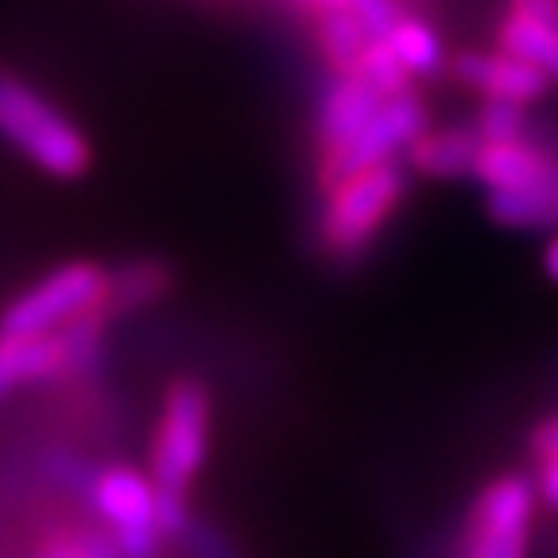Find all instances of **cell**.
I'll return each instance as SVG.
<instances>
[{
	"mask_svg": "<svg viewBox=\"0 0 558 558\" xmlns=\"http://www.w3.org/2000/svg\"><path fill=\"white\" fill-rule=\"evenodd\" d=\"M450 70V78L458 86L473 89L481 97H500V101H520V105H535L550 94L555 82L543 74L539 66H532L527 59L520 54L505 51H465V54H453L446 62Z\"/></svg>",
	"mask_w": 558,
	"mask_h": 558,
	"instance_id": "8",
	"label": "cell"
},
{
	"mask_svg": "<svg viewBox=\"0 0 558 558\" xmlns=\"http://www.w3.org/2000/svg\"><path fill=\"white\" fill-rule=\"evenodd\" d=\"M423 129H430V105L415 86L403 89V94L384 97L376 117L357 132V136L349 140L345 148L333 151L330 159H318V163H314L318 194L330 191L333 183H341V179L353 171H365V167L400 159V151H408V144Z\"/></svg>",
	"mask_w": 558,
	"mask_h": 558,
	"instance_id": "7",
	"label": "cell"
},
{
	"mask_svg": "<svg viewBox=\"0 0 558 558\" xmlns=\"http://www.w3.org/2000/svg\"><path fill=\"white\" fill-rule=\"evenodd\" d=\"M66 380L59 333H0V403L20 388Z\"/></svg>",
	"mask_w": 558,
	"mask_h": 558,
	"instance_id": "11",
	"label": "cell"
},
{
	"mask_svg": "<svg viewBox=\"0 0 558 558\" xmlns=\"http://www.w3.org/2000/svg\"><path fill=\"white\" fill-rule=\"evenodd\" d=\"M380 101L384 94H376L361 74H330L318 97V113H314V163L345 148L376 117Z\"/></svg>",
	"mask_w": 558,
	"mask_h": 558,
	"instance_id": "9",
	"label": "cell"
},
{
	"mask_svg": "<svg viewBox=\"0 0 558 558\" xmlns=\"http://www.w3.org/2000/svg\"><path fill=\"white\" fill-rule=\"evenodd\" d=\"M535 481L527 473H500L473 497L453 558H532Z\"/></svg>",
	"mask_w": 558,
	"mask_h": 558,
	"instance_id": "4",
	"label": "cell"
},
{
	"mask_svg": "<svg viewBox=\"0 0 558 558\" xmlns=\"http://www.w3.org/2000/svg\"><path fill=\"white\" fill-rule=\"evenodd\" d=\"M183 543L186 550H191V558H236V547L226 539V535L214 527V523H206V520H198L194 515L191 520V527L183 532Z\"/></svg>",
	"mask_w": 558,
	"mask_h": 558,
	"instance_id": "22",
	"label": "cell"
},
{
	"mask_svg": "<svg viewBox=\"0 0 558 558\" xmlns=\"http://www.w3.org/2000/svg\"><path fill=\"white\" fill-rule=\"evenodd\" d=\"M373 39L376 35H368V27L349 9L314 12V44H318V54L326 59L330 74H353Z\"/></svg>",
	"mask_w": 558,
	"mask_h": 558,
	"instance_id": "14",
	"label": "cell"
},
{
	"mask_svg": "<svg viewBox=\"0 0 558 558\" xmlns=\"http://www.w3.org/2000/svg\"><path fill=\"white\" fill-rule=\"evenodd\" d=\"M89 508L113 535L121 558H159L167 535L159 527V493L148 470L129 462L97 465L89 485Z\"/></svg>",
	"mask_w": 558,
	"mask_h": 558,
	"instance_id": "5",
	"label": "cell"
},
{
	"mask_svg": "<svg viewBox=\"0 0 558 558\" xmlns=\"http://www.w3.org/2000/svg\"><path fill=\"white\" fill-rule=\"evenodd\" d=\"M214 438V392L198 376H174L159 400V418L148 446V473L167 500H191Z\"/></svg>",
	"mask_w": 558,
	"mask_h": 558,
	"instance_id": "3",
	"label": "cell"
},
{
	"mask_svg": "<svg viewBox=\"0 0 558 558\" xmlns=\"http://www.w3.org/2000/svg\"><path fill=\"white\" fill-rule=\"evenodd\" d=\"M473 179L485 191H523V186L558 183V151L543 140H481Z\"/></svg>",
	"mask_w": 558,
	"mask_h": 558,
	"instance_id": "10",
	"label": "cell"
},
{
	"mask_svg": "<svg viewBox=\"0 0 558 558\" xmlns=\"http://www.w3.org/2000/svg\"><path fill=\"white\" fill-rule=\"evenodd\" d=\"M497 47L520 54L532 66H539L550 82H558V24L523 16V12H508L497 24Z\"/></svg>",
	"mask_w": 558,
	"mask_h": 558,
	"instance_id": "16",
	"label": "cell"
},
{
	"mask_svg": "<svg viewBox=\"0 0 558 558\" xmlns=\"http://www.w3.org/2000/svg\"><path fill=\"white\" fill-rule=\"evenodd\" d=\"M32 470L47 488H59L62 497L86 500L97 465H89L86 458H82L78 450H70V446H44V450L32 458Z\"/></svg>",
	"mask_w": 558,
	"mask_h": 558,
	"instance_id": "18",
	"label": "cell"
},
{
	"mask_svg": "<svg viewBox=\"0 0 558 558\" xmlns=\"http://www.w3.org/2000/svg\"><path fill=\"white\" fill-rule=\"evenodd\" d=\"M288 4H291V9H295V12H303V16H306V12H311V0H288Z\"/></svg>",
	"mask_w": 558,
	"mask_h": 558,
	"instance_id": "28",
	"label": "cell"
},
{
	"mask_svg": "<svg viewBox=\"0 0 558 558\" xmlns=\"http://www.w3.org/2000/svg\"><path fill=\"white\" fill-rule=\"evenodd\" d=\"M353 74H361V78L368 82V86L376 89V94L392 97V94H403V89L415 86V78H411V70L400 62V54L392 51V44L388 39H373V44L365 47V54H361L357 70Z\"/></svg>",
	"mask_w": 558,
	"mask_h": 558,
	"instance_id": "19",
	"label": "cell"
},
{
	"mask_svg": "<svg viewBox=\"0 0 558 558\" xmlns=\"http://www.w3.org/2000/svg\"><path fill=\"white\" fill-rule=\"evenodd\" d=\"M0 136L51 179L78 183L94 171L89 136L32 82L0 62Z\"/></svg>",
	"mask_w": 558,
	"mask_h": 558,
	"instance_id": "2",
	"label": "cell"
},
{
	"mask_svg": "<svg viewBox=\"0 0 558 558\" xmlns=\"http://www.w3.org/2000/svg\"><path fill=\"white\" fill-rule=\"evenodd\" d=\"M527 105L520 101H500V97H485L473 117V129H477L481 140H515V136H527Z\"/></svg>",
	"mask_w": 558,
	"mask_h": 558,
	"instance_id": "20",
	"label": "cell"
},
{
	"mask_svg": "<svg viewBox=\"0 0 558 558\" xmlns=\"http://www.w3.org/2000/svg\"><path fill=\"white\" fill-rule=\"evenodd\" d=\"M481 136L473 124H446V129H423L403 151L408 171L423 179H465L473 174Z\"/></svg>",
	"mask_w": 558,
	"mask_h": 558,
	"instance_id": "12",
	"label": "cell"
},
{
	"mask_svg": "<svg viewBox=\"0 0 558 558\" xmlns=\"http://www.w3.org/2000/svg\"><path fill=\"white\" fill-rule=\"evenodd\" d=\"M543 268H547V276L558 283V233L547 241V248H543Z\"/></svg>",
	"mask_w": 558,
	"mask_h": 558,
	"instance_id": "26",
	"label": "cell"
},
{
	"mask_svg": "<svg viewBox=\"0 0 558 558\" xmlns=\"http://www.w3.org/2000/svg\"><path fill=\"white\" fill-rule=\"evenodd\" d=\"M179 288V276L167 260L159 256H132L121 268L109 271V295L105 306L113 318H129V314L151 311L156 303H163L171 291Z\"/></svg>",
	"mask_w": 558,
	"mask_h": 558,
	"instance_id": "13",
	"label": "cell"
},
{
	"mask_svg": "<svg viewBox=\"0 0 558 558\" xmlns=\"http://www.w3.org/2000/svg\"><path fill=\"white\" fill-rule=\"evenodd\" d=\"M0 539H4V523H0Z\"/></svg>",
	"mask_w": 558,
	"mask_h": 558,
	"instance_id": "29",
	"label": "cell"
},
{
	"mask_svg": "<svg viewBox=\"0 0 558 558\" xmlns=\"http://www.w3.org/2000/svg\"><path fill=\"white\" fill-rule=\"evenodd\" d=\"M400 4H408L411 12H423V16H427V12H435L442 0H400Z\"/></svg>",
	"mask_w": 558,
	"mask_h": 558,
	"instance_id": "27",
	"label": "cell"
},
{
	"mask_svg": "<svg viewBox=\"0 0 558 558\" xmlns=\"http://www.w3.org/2000/svg\"><path fill=\"white\" fill-rule=\"evenodd\" d=\"M535 493L539 500L558 512V453H539L535 458Z\"/></svg>",
	"mask_w": 558,
	"mask_h": 558,
	"instance_id": "23",
	"label": "cell"
},
{
	"mask_svg": "<svg viewBox=\"0 0 558 558\" xmlns=\"http://www.w3.org/2000/svg\"><path fill=\"white\" fill-rule=\"evenodd\" d=\"M384 39L392 44L400 62L411 70V78H430V74H438L446 66L442 39H438V32L427 24L423 12H403V20Z\"/></svg>",
	"mask_w": 558,
	"mask_h": 558,
	"instance_id": "17",
	"label": "cell"
},
{
	"mask_svg": "<svg viewBox=\"0 0 558 558\" xmlns=\"http://www.w3.org/2000/svg\"><path fill=\"white\" fill-rule=\"evenodd\" d=\"M488 218L505 229H555L558 226V183L523 186V191H488Z\"/></svg>",
	"mask_w": 558,
	"mask_h": 558,
	"instance_id": "15",
	"label": "cell"
},
{
	"mask_svg": "<svg viewBox=\"0 0 558 558\" xmlns=\"http://www.w3.org/2000/svg\"><path fill=\"white\" fill-rule=\"evenodd\" d=\"M403 198H408V163L403 159H388V163L345 174L341 183L323 191V206L314 218L318 253L333 264H357L380 241Z\"/></svg>",
	"mask_w": 558,
	"mask_h": 558,
	"instance_id": "1",
	"label": "cell"
},
{
	"mask_svg": "<svg viewBox=\"0 0 558 558\" xmlns=\"http://www.w3.org/2000/svg\"><path fill=\"white\" fill-rule=\"evenodd\" d=\"M508 12H523V16L558 24V0H508Z\"/></svg>",
	"mask_w": 558,
	"mask_h": 558,
	"instance_id": "25",
	"label": "cell"
},
{
	"mask_svg": "<svg viewBox=\"0 0 558 558\" xmlns=\"http://www.w3.org/2000/svg\"><path fill=\"white\" fill-rule=\"evenodd\" d=\"M109 271L97 260H66L47 271L39 283L20 291L0 311V333H54L78 314L94 311L109 295Z\"/></svg>",
	"mask_w": 558,
	"mask_h": 558,
	"instance_id": "6",
	"label": "cell"
},
{
	"mask_svg": "<svg viewBox=\"0 0 558 558\" xmlns=\"http://www.w3.org/2000/svg\"><path fill=\"white\" fill-rule=\"evenodd\" d=\"M527 446H532L535 458H539V453H558V415H547L543 423H535Z\"/></svg>",
	"mask_w": 558,
	"mask_h": 558,
	"instance_id": "24",
	"label": "cell"
},
{
	"mask_svg": "<svg viewBox=\"0 0 558 558\" xmlns=\"http://www.w3.org/2000/svg\"><path fill=\"white\" fill-rule=\"evenodd\" d=\"M345 9L353 12V16L368 27V35H376V39H384V35L403 20V12H411L400 0H349Z\"/></svg>",
	"mask_w": 558,
	"mask_h": 558,
	"instance_id": "21",
	"label": "cell"
}]
</instances>
